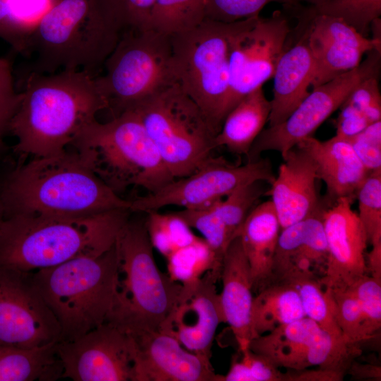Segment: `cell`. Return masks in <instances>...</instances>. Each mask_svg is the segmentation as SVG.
Returning a JSON list of instances; mask_svg holds the SVG:
<instances>
[{"mask_svg":"<svg viewBox=\"0 0 381 381\" xmlns=\"http://www.w3.org/2000/svg\"><path fill=\"white\" fill-rule=\"evenodd\" d=\"M95 77L82 71L31 72L9 126L15 150L33 157L66 151L97 114L109 107Z\"/></svg>","mask_w":381,"mask_h":381,"instance_id":"6da1fadb","label":"cell"},{"mask_svg":"<svg viewBox=\"0 0 381 381\" xmlns=\"http://www.w3.org/2000/svg\"><path fill=\"white\" fill-rule=\"evenodd\" d=\"M4 217L13 214L85 217L130 210L123 199L75 153L33 157L11 171L0 186ZM131 211V210H130Z\"/></svg>","mask_w":381,"mask_h":381,"instance_id":"7a4b0ae2","label":"cell"},{"mask_svg":"<svg viewBox=\"0 0 381 381\" xmlns=\"http://www.w3.org/2000/svg\"><path fill=\"white\" fill-rule=\"evenodd\" d=\"M128 210L85 217L13 214L0 222V267L23 272L57 266L110 249Z\"/></svg>","mask_w":381,"mask_h":381,"instance_id":"3957f363","label":"cell"},{"mask_svg":"<svg viewBox=\"0 0 381 381\" xmlns=\"http://www.w3.org/2000/svg\"><path fill=\"white\" fill-rule=\"evenodd\" d=\"M123 29L107 0H56L31 31L25 54L32 71H82L95 76Z\"/></svg>","mask_w":381,"mask_h":381,"instance_id":"277c9868","label":"cell"},{"mask_svg":"<svg viewBox=\"0 0 381 381\" xmlns=\"http://www.w3.org/2000/svg\"><path fill=\"white\" fill-rule=\"evenodd\" d=\"M118 263L115 243L100 254L31 272L60 326L59 341L75 339L109 320L115 304Z\"/></svg>","mask_w":381,"mask_h":381,"instance_id":"5b68a950","label":"cell"},{"mask_svg":"<svg viewBox=\"0 0 381 381\" xmlns=\"http://www.w3.org/2000/svg\"><path fill=\"white\" fill-rule=\"evenodd\" d=\"M72 145L81 161L116 193L131 186L153 193L174 179L130 109L106 123L93 121Z\"/></svg>","mask_w":381,"mask_h":381,"instance_id":"8992f818","label":"cell"},{"mask_svg":"<svg viewBox=\"0 0 381 381\" xmlns=\"http://www.w3.org/2000/svg\"><path fill=\"white\" fill-rule=\"evenodd\" d=\"M116 245V294L107 321L128 332L160 329L177 302L182 285L157 267L145 222L128 219Z\"/></svg>","mask_w":381,"mask_h":381,"instance_id":"52a82bcc","label":"cell"},{"mask_svg":"<svg viewBox=\"0 0 381 381\" xmlns=\"http://www.w3.org/2000/svg\"><path fill=\"white\" fill-rule=\"evenodd\" d=\"M126 109L138 116L174 179L194 173L213 157L216 135L178 83Z\"/></svg>","mask_w":381,"mask_h":381,"instance_id":"ba28073f","label":"cell"},{"mask_svg":"<svg viewBox=\"0 0 381 381\" xmlns=\"http://www.w3.org/2000/svg\"><path fill=\"white\" fill-rule=\"evenodd\" d=\"M232 25L205 18L195 28L170 36L178 83L202 110L215 135L226 116Z\"/></svg>","mask_w":381,"mask_h":381,"instance_id":"9c48e42d","label":"cell"},{"mask_svg":"<svg viewBox=\"0 0 381 381\" xmlns=\"http://www.w3.org/2000/svg\"><path fill=\"white\" fill-rule=\"evenodd\" d=\"M104 66L97 87L121 112L178 83L171 37L151 28L123 30Z\"/></svg>","mask_w":381,"mask_h":381,"instance_id":"30bf717a","label":"cell"},{"mask_svg":"<svg viewBox=\"0 0 381 381\" xmlns=\"http://www.w3.org/2000/svg\"><path fill=\"white\" fill-rule=\"evenodd\" d=\"M290 32L289 20L280 11L269 18L258 16L233 23L228 37L226 115L244 97L273 78Z\"/></svg>","mask_w":381,"mask_h":381,"instance_id":"8fae6325","label":"cell"},{"mask_svg":"<svg viewBox=\"0 0 381 381\" xmlns=\"http://www.w3.org/2000/svg\"><path fill=\"white\" fill-rule=\"evenodd\" d=\"M367 54V58L356 68L313 87L283 122L263 129L246 155L248 162L259 159L266 151L278 152L284 157L301 141L313 136L357 84L370 77L379 78L381 52L372 50Z\"/></svg>","mask_w":381,"mask_h":381,"instance_id":"7c38bea8","label":"cell"},{"mask_svg":"<svg viewBox=\"0 0 381 381\" xmlns=\"http://www.w3.org/2000/svg\"><path fill=\"white\" fill-rule=\"evenodd\" d=\"M274 177L268 159L234 165L222 157H212L194 173L175 179L157 191L132 200L130 210L146 213L169 205L183 209L202 208L224 198L245 183L263 181L271 185Z\"/></svg>","mask_w":381,"mask_h":381,"instance_id":"4fadbf2b","label":"cell"},{"mask_svg":"<svg viewBox=\"0 0 381 381\" xmlns=\"http://www.w3.org/2000/svg\"><path fill=\"white\" fill-rule=\"evenodd\" d=\"M60 337V326L31 272L0 267V345L32 349Z\"/></svg>","mask_w":381,"mask_h":381,"instance_id":"5bb4252c","label":"cell"},{"mask_svg":"<svg viewBox=\"0 0 381 381\" xmlns=\"http://www.w3.org/2000/svg\"><path fill=\"white\" fill-rule=\"evenodd\" d=\"M63 378L74 381H133V344L131 334L105 322L71 341H58Z\"/></svg>","mask_w":381,"mask_h":381,"instance_id":"9a60e30c","label":"cell"},{"mask_svg":"<svg viewBox=\"0 0 381 381\" xmlns=\"http://www.w3.org/2000/svg\"><path fill=\"white\" fill-rule=\"evenodd\" d=\"M314 61L312 87L356 68L363 56L381 52V42L365 37L342 20L317 13L311 6L301 13Z\"/></svg>","mask_w":381,"mask_h":381,"instance_id":"2e32d148","label":"cell"},{"mask_svg":"<svg viewBox=\"0 0 381 381\" xmlns=\"http://www.w3.org/2000/svg\"><path fill=\"white\" fill-rule=\"evenodd\" d=\"M220 274L208 271L197 282L182 286L177 302L161 330L174 337L187 350L210 360L219 325L224 322L216 284Z\"/></svg>","mask_w":381,"mask_h":381,"instance_id":"e0dca14e","label":"cell"},{"mask_svg":"<svg viewBox=\"0 0 381 381\" xmlns=\"http://www.w3.org/2000/svg\"><path fill=\"white\" fill-rule=\"evenodd\" d=\"M353 201L352 198H341L326 206L322 213L327 265L320 282L326 289H345L368 274L365 250L369 242L352 209Z\"/></svg>","mask_w":381,"mask_h":381,"instance_id":"ac0fdd59","label":"cell"},{"mask_svg":"<svg viewBox=\"0 0 381 381\" xmlns=\"http://www.w3.org/2000/svg\"><path fill=\"white\" fill-rule=\"evenodd\" d=\"M133 344V381H223L210 363L161 330L128 332Z\"/></svg>","mask_w":381,"mask_h":381,"instance_id":"d6986e66","label":"cell"},{"mask_svg":"<svg viewBox=\"0 0 381 381\" xmlns=\"http://www.w3.org/2000/svg\"><path fill=\"white\" fill-rule=\"evenodd\" d=\"M325 207L281 229L270 284L291 283L303 279L320 281L325 276L327 247L322 213Z\"/></svg>","mask_w":381,"mask_h":381,"instance_id":"ffe728a7","label":"cell"},{"mask_svg":"<svg viewBox=\"0 0 381 381\" xmlns=\"http://www.w3.org/2000/svg\"><path fill=\"white\" fill-rule=\"evenodd\" d=\"M282 160L278 174L265 194L271 197L281 229L326 207L318 194L316 167L309 152L296 145Z\"/></svg>","mask_w":381,"mask_h":381,"instance_id":"44dd1931","label":"cell"},{"mask_svg":"<svg viewBox=\"0 0 381 381\" xmlns=\"http://www.w3.org/2000/svg\"><path fill=\"white\" fill-rule=\"evenodd\" d=\"M219 294L224 322L236 339L238 350L249 347L253 338L251 312L253 291L248 261L239 236L227 247L222 259Z\"/></svg>","mask_w":381,"mask_h":381,"instance_id":"7402d4cb","label":"cell"},{"mask_svg":"<svg viewBox=\"0 0 381 381\" xmlns=\"http://www.w3.org/2000/svg\"><path fill=\"white\" fill-rule=\"evenodd\" d=\"M297 145L314 160L318 179L326 186L322 200L326 206L341 198L356 199V191L369 172L346 139L335 135L321 141L311 136Z\"/></svg>","mask_w":381,"mask_h":381,"instance_id":"603a6c76","label":"cell"},{"mask_svg":"<svg viewBox=\"0 0 381 381\" xmlns=\"http://www.w3.org/2000/svg\"><path fill=\"white\" fill-rule=\"evenodd\" d=\"M303 32L300 37L284 49L273 76V97L269 126L283 122L308 95L314 76V61L308 41L306 25L301 16Z\"/></svg>","mask_w":381,"mask_h":381,"instance_id":"cb8c5ba5","label":"cell"},{"mask_svg":"<svg viewBox=\"0 0 381 381\" xmlns=\"http://www.w3.org/2000/svg\"><path fill=\"white\" fill-rule=\"evenodd\" d=\"M281 229L270 200L255 205L241 228L238 236L249 263L253 293L257 294L271 282Z\"/></svg>","mask_w":381,"mask_h":381,"instance_id":"d4e9b609","label":"cell"},{"mask_svg":"<svg viewBox=\"0 0 381 381\" xmlns=\"http://www.w3.org/2000/svg\"><path fill=\"white\" fill-rule=\"evenodd\" d=\"M322 330L316 322L304 317L253 338L249 348L278 368L302 370L308 368L309 350Z\"/></svg>","mask_w":381,"mask_h":381,"instance_id":"484cf974","label":"cell"},{"mask_svg":"<svg viewBox=\"0 0 381 381\" xmlns=\"http://www.w3.org/2000/svg\"><path fill=\"white\" fill-rule=\"evenodd\" d=\"M270 111V100L266 98L262 87L253 90L226 115L214 136V147H225L231 152L247 155L268 121Z\"/></svg>","mask_w":381,"mask_h":381,"instance_id":"4316f807","label":"cell"},{"mask_svg":"<svg viewBox=\"0 0 381 381\" xmlns=\"http://www.w3.org/2000/svg\"><path fill=\"white\" fill-rule=\"evenodd\" d=\"M56 344L32 349L0 345V381H49L61 377Z\"/></svg>","mask_w":381,"mask_h":381,"instance_id":"83f0119b","label":"cell"},{"mask_svg":"<svg viewBox=\"0 0 381 381\" xmlns=\"http://www.w3.org/2000/svg\"><path fill=\"white\" fill-rule=\"evenodd\" d=\"M304 317L299 294L291 284H270L253 297L251 312L253 338Z\"/></svg>","mask_w":381,"mask_h":381,"instance_id":"f1b7e54d","label":"cell"},{"mask_svg":"<svg viewBox=\"0 0 381 381\" xmlns=\"http://www.w3.org/2000/svg\"><path fill=\"white\" fill-rule=\"evenodd\" d=\"M205 0H155L149 28L174 35L200 25L205 17Z\"/></svg>","mask_w":381,"mask_h":381,"instance_id":"f546056e","label":"cell"},{"mask_svg":"<svg viewBox=\"0 0 381 381\" xmlns=\"http://www.w3.org/2000/svg\"><path fill=\"white\" fill-rule=\"evenodd\" d=\"M166 259L168 275L182 286L197 282L208 271L221 274L222 261L216 257L202 238Z\"/></svg>","mask_w":381,"mask_h":381,"instance_id":"4dcf8cb0","label":"cell"},{"mask_svg":"<svg viewBox=\"0 0 381 381\" xmlns=\"http://www.w3.org/2000/svg\"><path fill=\"white\" fill-rule=\"evenodd\" d=\"M145 221L150 241L165 258L200 238L175 212L162 214L150 211Z\"/></svg>","mask_w":381,"mask_h":381,"instance_id":"1f68e13d","label":"cell"},{"mask_svg":"<svg viewBox=\"0 0 381 381\" xmlns=\"http://www.w3.org/2000/svg\"><path fill=\"white\" fill-rule=\"evenodd\" d=\"M289 284H291L299 294L305 317L327 332L343 335L337 323L329 291L320 281L303 279Z\"/></svg>","mask_w":381,"mask_h":381,"instance_id":"d6a6232c","label":"cell"},{"mask_svg":"<svg viewBox=\"0 0 381 381\" xmlns=\"http://www.w3.org/2000/svg\"><path fill=\"white\" fill-rule=\"evenodd\" d=\"M312 6L318 13L342 20L365 37L381 14V0H328Z\"/></svg>","mask_w":381,"mask_h":381,"instance_id":"836d02e7","label":"cell"},{"mask_svg":"<svg viewBox=\"0 0 381 381\" xmlns=\"http://www.w3.org/2000/svg\"><path fill=\"white\" fill-rule=\"evenodd\" d=\"M358 218L373 245L381 242V170L370 171L358 187Z\"/></svg>","mask_w":381,"mask_h":381,"instance_id":"e575fe53","label":"cell"},{"mask_svg":"<svg viewBox=\"0 0 381 381\" xmlns=\"http://www.w3.org/2000/svg\"><path fill=\"white\" fill-rule=\"evenodd\" d=\"M223 381H286V374L269 358L248 347L232 356Z\"/></svg>","mask_w":381,"mask_h":381,"instance_id":"d590c367","label":"cell"},{"mask_svg":"<svg viewBox=\"0 0 381 381\" xmlns=\"http://www.w3.org/2000/svg\"><path fill=\"white\" fill-rule=\"evenodd\" d=\"M326 289L329 291L337 323L343 336L347 340L358 344L370 339L365 331L358 303L351 291L348 288Z\"/></svg>","mask_w":381,"mask_h":381,"instance_id":"8d00e7d4","label":"cell"},{"mask_svg":"<svg viewBox=\"0 0 381 381\" xmlns=\"http://www.w3.org/2000/svg\"><path fill=\"white\" fill-rule=\"evenodd\" d=\"M271 2L285 6L298 4L295 0H205V17L221 23H234L260 16L264 6Z\"/></svg>","mask_w":381,"mask_h":381,"instance_id":"74e56055","label":"cell"},{"mask_svg":"<svg viewBox=\"0 0 381 381\" xmlns=\"http://www.w3.org/2000/svg\"><path fill=\"white\" fill-rule=\"evenodd\" d=\"M346 288L357 300L366 333L373 339L381 327V281L365 274Z\"/></svg>","mask_w":381,"mask_h":381,"instance_id":"f35d334b","label":"cell"},{"mask_svg":"<svg viewBox=\"0 0 381 381\" xmlns=\"http://www.w3.org/2000/svg\"><path fill=\"white\" fill-rule=\"evenodd\" d=\"M20 99L16 87L13 64L8 57H0V148L9 133L12 117Z\"/></svg>","mask_w":381,"mask_h":381,"instance_id":"ab89813d","label":"cell"},{"mask_svg":"<svg viewBox=\"0 0 381 381\" xmlns=\"http://www.w3.org/2000/svg\"><path fill=\"white\" fill-rule=\"evenodd\" d=\"M342 104L365 116L372 123L381 120V95L378 77L365 78L357 84Z\"/></svg>","mask_w":381,"mask_h":381,"instance_id":"60d3db41","label":"cell"},{"mask_svg":"<svg viewBox=\"0 0 381 381\" xmlns=\"http://www.w3.org/2000/svg\"><path fill=\"white\" fill-rule=\"evenodd\" d=\"M345 139L368 172L381 170V120Z\"/></svg>","mask_w":381,"mask_h":381,"instance_id":"b9f144b4","label":"cell"},{"mask_svg":"<svg viewBox=\"0 0 381 381\" xmlns=\"http://www.w3.org/2000/svg\"><path fill=\"white\" fill-rule=\"evenodd\" d=\"M155 0H107L123 31L149 28L151 11Z\"/></svg>","mask_w":381,"mask_h":381,"instance_id":"7bdbcfd3","label":"cell"},{"mask_svg":"<svg viewBox=\"0 0 381 381\" xmlns=\"http://www.w3.org/2000/svg\"><path fill=\"white\" fill-rule=\"evenodd\" d=\"M56 0H13L12 20L27 47L29 35Z\"/></svg>","mask_w":381,"mask_h":381,"instance_id":"ee69618b","label":"cell"},{"mask_svg":"<svg viewBox=\"0 0 381 381\" xmlns=\"http://www.w3.org/2000/svg\"><path fill=\"white\" fill-rule=\"evenodd\" d=\"M13 0H0V38L18 53L24 54L25 44L12 20Z\"/></svg>","mask_w":381,"mask_h":381,"instance_id":"f6af8a7d","label":"cell"},{"mask_svg":"<svg viewBox=\"0 0 381 381\" xmlns=\"http://www.w3.org/2000/svg\"><path fill=\"white\" fill-rule=\"evenodd\" d=\"M286 381H341L344 374L322 370L305 368L302 370L286 369Z\"/></svg>","mask_w":381,"mask_h":381,"instance_id":"bcb514c9","label":"cell"},{"mask_svg":"<svg viewBox=\"0 0 381 381\" xmlns=\"http://www.w3.org/2000/svg\"><path fill=\"white\" fill-rule=\"evenodd\" d=\"M368 274L381 281V242L372 245V249L365 255Z\"/></svg>","mask_w":381,"mask_h":381,"instance_id":"7dc6e473","label":"cell"},{"mask_svg":"<svg viewBox=\"0 0 381 381\" xmlns=\"http://www.w3.org/2000/svg\"><path fill=\"white\" fill-rule=\"evenodd\" d=\"M347 373L351 375L355 378H380V367L369 365L360 364L353 361L350 365Z\"/></svg>","mask_w":381,"mask_h":381,"instance_id":"c3c4849f","label":"cell"},{"mask_svg":"<svg viewBox=\"0 0 381 381\" xmlns=\"http://www.w3.org/2000/svg\"><path fill=\"white\" fill-rule=\"evenodd\" d=\"M370 29L373 32V39L381 42V20L380 18L375 19L370 24Z\"/></svg>","mask_w":381,"mask_h":381,"instance_id":"681fc988","label":"cell"},{"mask_svg":"<svg viewBox=\"0 0 381 381\" xmlns=\"http://www.w3.org/2000/svg\"><path fill=\"white\" fill-rule=\"evenodd\" d=\"M298 3L301 2V1H306V2H308L309 4H311V6H317V5H319L320 4H322L328 0H295Z\"/></svg>","mask_w":381,"mask_h":381,"instance_id":"f907efd6","label":"cell"},{"mask_svg":"<svg viewBox=\"0 0 381 381\" xmlns=\"http://www.w3.org/2000/svg\"><path fill=\"white\" fill-rule=\"evenodd\" d=\"M4 217V211L2 202L0 198V222L2 220Z\"/></svg>","mask_w":381,"mask_h":381,"instance_id":"816d5d0a","label":"cell"}]
</instances>
